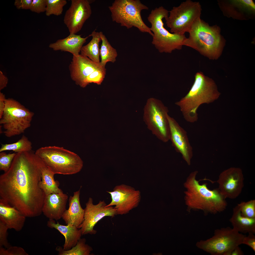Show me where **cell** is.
Segmentation results:
<instances>
[{"label": "cell", "mask_w": 255, "mask_h": 255, "mask_svg": "<svg viewBox=\"0 0 255 255\" xmlns=\"http://www.w3.org/2000/svg\"><path fill=\"white\" fill-rule=\"evenodd\" d=\"M43 163L32 150L16 153L0 176V196L26 217L40 216L45 195L40 186Z\"/></svg>", "instance_id": "cell-1"}, {"label": "cell", "mask_w": 255, "mask_h": 255, "mask_svg": "<svg viewBox=\"0 0 255 255\" xmlns=\"http://www.w3.org/2000/svg\"><path fill=\"white\" fill-rule=\"evenodd\" d=\"M197 173V171L191 173L184 184L188 211L201 210L205 214H214L224 211L227 205L226 199L218 189L211 190L206 183L200 184L196 179Z\"/></svg>", "instance_id": "cell-2"}, {"label": "cell", "mask_w": 255, "mask_h": 255, "mask_svg": "<svg viewBox=\"0 0 255 255\" xmlns=\"http://www.w3.org/2000/svg\"><path fill=\"white\" fill-rule=\"evenodd\" d=\"M220 94L214 81L198 72L195 74L194 83L189 92L175 104L179 108L184 119L194 123L197 120V112L199 106L212 102Z\"/></svg>", "instance_id": "cell-3"}, {"label": "cell", "mask_w": 255, "mask_h": 255, "mask_svg": "<svg viewBox=\"0 0 255 255\" xmlns=\"http://www.w3.org/2000/svg\"><path fill=\"white\" fill-rule=\"evenodd\" d=\"M189 36L183 46L192 48L209 59L214 60L220 56L224 41L216 26H210L200 18L193 24L188 32Z\"/></svg>", "instance_id": "cell-4"}, {"label": "cell", "mask_w": 255, "mask_h": 255, "mask_svg": "<svg viewBox=\"0 0 255 255\" xmlns=\"http://www.w3.org/2000/svg\"><path fill=\"white\" fill-rule=\"evenodd\" d=\"M35 153L55 174H75L80 172L83 167V162L78 155L63 147H41Z\"/></svg>", "instance_id": "cell-5"}, {"label": "cell", "mask_w": 255, "mask_h": 255, "mask_svg": "<svg viewBox=\"0 0 255 255\" xmlns=\"http://www.w3.org/2000/svg\"><path fill=\"white\" fill-rule=\"evenodd\" d=\"M169 11L160 6L152 10L147 18L153 34L152 43L161 53H170L174 50L181 49L186 38L185 35L170 32L164 27L163 20L168 17Z\"/></svg>", "instance_id": "cell-6"}, {"label": "cell", "mask_w": 255, "mask_h": 255, "mask_svg": "<svg viewBox=\"0 0 255 255\" xmlns=\"http://www.w3.org/2000/svg\"><path fill=\"white\" fill-rule=\"evenodd\" d=\"M109 8L113 21L128 29L136 27L141 32L153 36L150 28L144 23L141 14L142 10L149 8L140 0H115Z\"/></svg>", "instance_id": "cell-7"}, {"label": "cell", "mask_w": 255, "mask_h": 255, "mask_svg": "<svg viewBox=\"0 0 255 255\" xmlns=\"http://www.w3.org/2000/svg\"><path fill=\"white\" fill-rule=\"evenodd\" d=\"M34 113L16 100L6 98L3 114L0 119V127L7 137L23 133L29 128Z\"/></svg>", "instance_id": "cell-8"}, {"label": "cell", "mask_w": 255, "mask_h": 255, "mask_svg": "<svg viewBox=\"0 0 255 255\" xmlns=\"http://www.w3.org/2000/svg\"><path fill=\"white\" fill-rule=\"evenodd\" d=\"M201 7L198 2L187 0L169 11L165 19L171 33L183 35L188 32L194 23L200 18Z\"/></svg>", "instance_id": "cell-9"}, {"label": "cell", "mask_w": 255, "mask_h": 255, "mask_svg": "<svg viewBox=\"0 0 255 255\" xmlns=\"http://www.w3.org/2000/svg\"><path fill=\"white\" fill-rule=\"evenodd\" d=\"M246 235L227 227L216 229L213 236L196 244L199 248L212 255H231L234 249L242 244Z\"/></svg>", "instance_id": "cell-10"}, {"label": "cell", "mask_w": 255, "mask_h": 255, "mask_svg": "<svg viewBox=\"0 0 255 255\" xmlns=\"http://www.w3.org/2000/svg\"><path fill=\"white\" fill-rule=\"evenodd\" d=\"M168 112V108L161 101L153 98L148 99L144 108L145 121L165 139L170 136Z\"/></svg>", "instance_id": "cell-11"}, {"label": "cell", "mask_w": 255, "mask_h": 255, "mask_svg": "<svg viewBox=\"0 0 255 255\" xmlns=\"http://www.w3.org/2000/svg\"><path fill=\"white\" fill-rule=\"evenodd\" d=\"M107 205L104 200H100L98 204H94L93 199L89 198L84 209L83 221L78 228L80 229L82 235L95 234L97 231L94 228L100 220L106 217H113L117 215L114 207H106Z\"/></svg>", "instance_id": "cell-12"}, {"label": "cell", "mask_w": 255, "mask_h": 255, "mask_svg": "<svg viewBox=\"0 0 255 255\" xmlns=\"http://www.w3.org/2000/svg\"><path fill=\"white\" fill-rule=\"evenodd\" d=\"M106 192L110 195L111 200L106 207L115 206L117 215L128 213L136 206L140 197L139 191L124 184L116 186L113 191Z\"/></svg>", "instance_id": "cell-13"}, {"label": "cell", "mask_w": 255, "mask_h": 255, "mask_svg": "<svg viewBox=\"0 0 255 255\" xmlns=\"http://www.w3.org/2000/svg\"><path fill=\"white\" fill-rule=\"evenodd\" d=\"M244 181L241 169L238 168L231 167L220 174L217 181L218 185V189L225 199H235L241 193Z\"/></svg>", "instance_id": "cell-14"}, {"label": "cell", "mask_w": 255, "mask_h": 255, "mask_svg": "<svg viewBox=\"0 0 255 255\" xmlns=\"http://www.w3.org/2000/svg\"><path fill=\"white\" fill-rule=\"evenodd\" d=\"M91 13L88 0H71L70 6L66 12L63 19L70 34H76L80 31Z\"/></svg>", "instance_id": "cell-15"}, {"label": "cell", "mask_w": 255, "mask_h": 255, "mask_svg": "<svg viewBox=\"0 0 255 255\" xmlns=\"http://www.w3.org/2000/svg\"><path fill=\"white\" fill-rule=\"evenodd\" d=\"M102 67H103L100 62H95L81 54L76 56L73 55L69 66L71 79L83 88L86 87L85 82L87 77Z\"/></svg>", "instance_id": "cell-16"}, {"label": "cell", "mask_w": 255, "mask_h": 255, "mask_svg": "<svg viewBox=\"0 0 255 255\" xmlns=\"http://www.w3.org/2000/svg\"><path fill=\"white\" fill-rule=\"evenodd\" d=\"M168 119L170 136L173 143L183 159L187 164L190 165L193 153L187 132L173 118L169 115Z\"/></svg>", "instance_id": "cell-17"}, {"label": "cell", "mask_w": 255, "mask_h": 255, "mask_svg": "<svg viewBox=\"0 0 255 255\" xmlns=\"http://www.w3.org/2000/svg\"><path fill=\"white\" fill-rule=\"evenodd\" d=\"M219 5L223 13L229 17L239 20H246L254 15L255 5L251 0H232L221 1Z\"/></svg>", "instance_id": "cell-18"}, {"label": "cell", "mask_w": 255, "mask_h": 255, "mask_svg": "<svg viewBox=\"0 0 255 255\" xmlns=\"http://www.w3.org/2000/svg\"><path fill=\"white\" fill-rule=\"evenodd\" d=\"M68 199L67 195L53 193L45 196L42 212L49 219L57 221L62 218L66 209Z\"/></svg>", "instance_id": "cell-19"}, {"label": "cell", "mask_w": 255, "mask_h": 255, "mask_svg": "<svg viewBox=\"0 0 255 255\" xmlns=\"http://www.w3.org/2000/svg\"><path fill=\"white\" fill-rule=\"evenodd\" d=\"M26 217L17 209L4 200L0 199V221L9 229L17 231L23 228Z\"/></svg>", "instance_id": "cell-20"}, {"label": "cell", "mask_w": 255, "mask_h": 255, "mask_svg": "<svg viewBox=\"0 0 255 255\" xmlns=\"http://www.w3.org/2000/svg\"><path fill=\"white\" fill-rule=\"evenodd\" d=\"M80 189L74 192L68 200L69 208L64 212L62 218L66 225L75 226L78 228L84 220V209L80 202Z\"/></svg>", "instance_id": "cell-21"}, {"label": "cell", "mask_w": 255, "mask_h": 255, "mask_svg": "<svg viewBox=\"0 0 255 255\" xmlns=\"http://www.w3.org/2000/svg\"><path fill=\"white\" fill-rule=\"evenodd\" d=\"M89 37L88 36L83 38L81 35L70 34L66 38L59 39L50 44L49 47L54 51L68 52L73 55L76 56L80 54L83 45Z\"/></svg>", "instance_id": "cell-22"}, {"label": "cell", "mask_w": 255, "mask_h": 255, "mask_svg": "<svg viewBox=\"0 0 255 255\" xmlns=\"http://www.w3.org/2000/svg\"><path fill=\"white\" fill-rule=\"evenodd\" d=\"M47 226L54 228L58 230L64 237L65 241L63 246V249L69 250L74 246L82 235L81 231L76 226L70 225H63L55 220L49 219L47 221Z\"/></svg>", "instance_id": "cell-23"}, {"label": "cell", "mask_w": 255, "mask_h": 255, "mask_svg": "<svg viewBox=\"0 0 255 255\" xmlns=\"http://www.w3.org/2000/svg\"><path fill=\"white\" fill-rule=\"evenodd\" d=\"M229 221L232 228L239 233H255V218H250L242 216L237 205L233 208Z\"/></svg>", "instance_id": "cell-24"}, {"label": "cell", "mask_w": 255, "mask_h": 255, "mask_svg": "<svg viewBox=\"0 0 255 255\" xmlns=\"http://www.w3.org/2000/svg\"><path fill=\"white\" fill-rule=\"evenodd\" d=\"M41 174L42 179L40 186L45 196L53 193H63L62 190L59 188L58 182L54 179L55 174L44 163L42 168Z\"/></svg>", "instance_id": "cell-25"}, {"label": "cell", "mask_w": 255, "mask_h": 255, "mask_svg": "<svg viewBox=\"0 0 255 255\" xmlns=\"http://www.w3.org/2000/svg\"><path fill=\"white\" fill-rule=\"evenodd\" d=\"M89 36L92 37V39L88 44L82 47L80 51L81 54L95 62L99 63V44L101 39L99 32L94 30Z\"/></svg>", "instance_id": "cell-26"}, {"label": "cell", "mask_w": 255, "mask_h": 255, "mask_svg": "<svg viewBox=\"0 0 255 255\" xmlns=\"http://www.w3.org/2000/svg\"><path fill=\"white\" fill-rule=\"evenodd\" d=\"M102 43L100 49V55L101 59L100 63L105 68L106 63L110 62L114 63L116 60L117 53L116 49L113 47L102 32H99Z\"/></svg>", "instance_id": "cell-27"}, {"label": "cell", "mask_w": 255, "mask_h": 255, "mask_svg": "<svg viewBox=\"0 0 255 255\" xmlns=\"http://www.w3.org/2000/svg\"><path fill=\"white\" fill-rule=\"evenodd\" d=\"M86 239L81 238L76 245L71 249L65 250L60 246H57L55 249L59 255H90L93 251L92 247L86 243Z\"/></svg>", "instance_id": "cell-28"}, {"label": "cell", "mask_w": 255, "mask_h": 255, "mask_svg": "<svg viewBox=\"0 0 255 255\" xmlns=\"http://www.w3.org/2000/svg\"><path fill=\"white\" fill-rule=\"evenodd\" d=\"M31 142L24 135L17 142L12 143L2 144L0 152L6 151H12L16 153L32 150Z\"/></svg>", "instance_id": "cell-29"}, {"label": "cell", "mask_w": 255, "mask_h": 255, "mask_svg": "<svg viewBox=\"0 0 255 255\" xmlns=\"http://www.w3.org/2000/svg\"><path fill=\"white\" fill-rule=\"evenodd\" d=\"M46 15L49 16L51 15L56 16L62 14L64 7L67 4L66 0H46Z\"/></svg>", "instance_id": "cell-30"}, {"label": "cell", "mask_w": 255, "mask_h": 255, "mask_svg": "<svg viewBox=\"0 0 255 255\" xmlns=\"http://www.w3.org/2000/svg\"><path fill=\"white\" fill-rule=\"evenodd\" d=\"M241 215L248 218H255V200H251L247 202H242L238 204Z\"/></svg>", "instance_id": "cell-31"}, {"label": "cell", "mask_w": 255, "mask_h": 255, "mask_svg": "<svg viewBox=\"0 0 255 255\" xmlns=\"http://www.w3.org/2000/svg\"><path fill=\"white\" fill-rule=\"evenodd\" d=\"M106 73V69L103 67L95 71L87 77L85 82L86 86L92 83L100 85L105 77Z\"/></svg>", "instance_id": "cell-32"}, {"label": "cell", "mask_w": 255, "mask_h": 255, "mask_svg": "<svg viewBox=\"0 0 255 255\" xmlns=\"http://www.w3.org/2000/svg\"><path fill=\"white\" fill-rule=\"evenodd\" d=\"M16 153L7 154L4 151L0 153V170L6 172L9 168Z\"/></svg>", "instance_id": "cell-33"}, {"label": "cell", "mask_w": 255, "mask_h": 255, "mask_svg": "<svg viewBox=\"0 0 255 255\" xmlns=\"http://www.w3.org/2000/svg\"><path fill=\"white\" fill-rule=\"evenodd\" d=\"M21 247L11 246L7 248L0 247V255H28Z\"/></svg>", "instance_id": "cell-34"}, {"label": "cell", "mask_w": 255, "mask_h": 255, "mask_svg": "<svg viewBox=\"0 0 255 255\" xmlns=\"http://www.w3.org/2000/svg\"><path fill=\"white\" fill-rule=\"evenodd\" d=\"M46 0H32L30 10L38 13L45 12Z\"/></svg>", "instance_id": "cell-35"}, {"label": "cell", "mask_w": 255, "mask_h": 255, "mask_svg": "<svg viewBox=\"0 0 255 255\" xmlns=\"http://www.w3.org/2000/svg\"><path fill=\"white\" fill-rule=\"evenodd\" d=\"M9 229L4 224L0 221V247L7 248L10 246L7 239L8 230Z\"/></svg>", "instance_id": "cell-36"}, {"label": "cell", "mask_w": 255, "mask_h": 255, "mask_svg": "<svg viewBox=\"0 0 255 255\" xmlns=\"http://www.w3.org/2000/svg\"><path fill=\"white\" fill-rule=\"evenodd\" d=\"M247 236L244 237L242 244L247 245L255 252V236L254 234L249 233Z\"/></svg>", "instance_id": "cell-37"}, {"label": "cell", "mask_w": 255, "mask_h": 255, "mask_svg": "<svg viewBox=\"0 0 255 255\" xmlns=\"http://www.w3.org/2000/svg\"><path fill=\"white\" fill-rule=\"evenodd\" d=\"M32 0H15L14 4L18 9H30Z\"/></svg>", "instance_id": "cell-38"}, {"label": "cell", "mask_w": 255, "mask_h": 255, "mask_svg": "<svg viewBox=\"0 0 255 255\" xmlns=\"http://www.w3.org/2000/svg\"><path fill=\"white\" fill-rule=\"evenodd\" d=\"M6 98L4 94L1 92H0V119L2 116L4 110Z\"/></svg>", "instance_id": "cell-39"}, {"label": "cell", "mask_w": 255, "mask_h": 255, "mask_svg": "<svg viewBox=\"0 0 255 255\" xmlns=\"http://www.w3.org/2000/svg\"><path fill=\"white\" fill-rule=\"evenodd\" d=\"M0 90L3 89L7 85L8 83V79L0 72Z\"/></svg>", "instance_id": "cell-40"}, {"label": "cell", "mask_w": 255, "mask_h": 255, "mask_svg": "<svg viewBox=\"0 0 255 255\" xmlns=\"http://www.w3.org/2000/svg\"><path fill=\"white\" fill-rule=\"evenodd\" d=\"M244 253L241 248L238 246L235 248L232 251L231 255H243Z\"/></svg>", "instance_id": "cell-41"}]
</instances>
